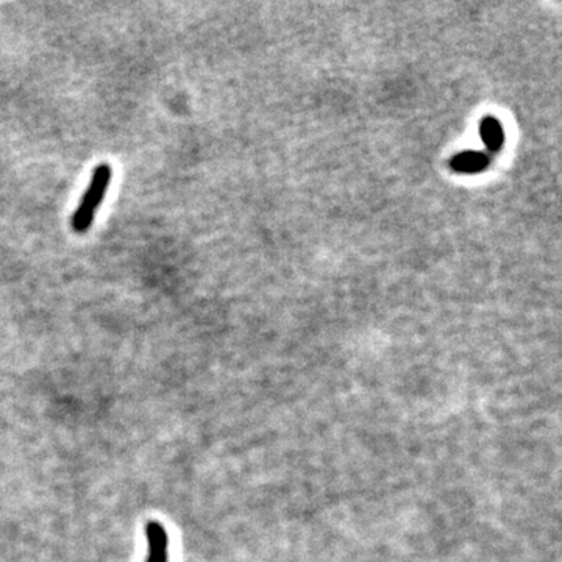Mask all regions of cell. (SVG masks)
Returning <instances> with one entry per match:
<instances>
[{"mask_svg":"<svg viewBox=\"0 0 562 562\" xmlns=\"http://www.w3.org/2000/svg\"><path fill=\"white\" fill-rule=\"evenodd\" d=\"M481 136H482V141H485V144L490 150H497L503 142L502 125L498 124L495 119H486V121L481 125Z\"/></svg>","mask_w":562,"mask_h":562,"instance_id":"277c9868","label":"cell"},{"mask_svg":"<svg viewBox=\"0 0 562 562\" xmlns=\"http://www.w3.org/2000/svg\"><path fill=\"white\" fill-rule=\"evenodd\" d=\"M487 158L478 152H467L458 155L453 160V168L461 172H478L486 168Z\"/></svg>","mask_w":562,"mask_h":562,"instance_id":"3957f363","label":"cell"},{"mask_svg":"<svg viewBox=\"0 0 562 562\" xmlns=\"http://www.w3.org/2000/svg\"><path fill=\"white\" fill-rule=\"evenodd\" d=\"M112 178H113V169L109 164L107 163L99 164L97 168L94 169L91 183L88 189H86L80 205H78V208L74 212L72 222H70L75 233L83 234L91 228L94 217H96V211L105 199V194L108 191Z\"/></svg>","mask_w":562,"mask_h":562,"instance_id":"6da1fadb","label":"cell"},{"mask_svg":"<svg viewBox=\"0 0 562 562\" xmlns=\"http://www.w3.org/2000/svg\"><path fill=\"white\" fill-rule=\"evenodd\" d=\"M148 542L147 562H168V533L160 522H148L146 525Z\"/></svg>","mask_w":562,"mask_h":562,"instance_id":"7a4b0ae2","label":"cell"}]
</instances>
